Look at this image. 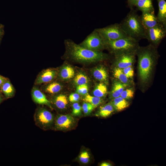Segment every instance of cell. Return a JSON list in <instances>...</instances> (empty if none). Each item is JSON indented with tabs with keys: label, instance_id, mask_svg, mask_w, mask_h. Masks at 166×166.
I'll return each instance as SVG.
<instances>
[{
	"label": "cell",
	"instance_id": "6da1fadb",
	"mask_svg": "<svg viewBox=\"0 0 166 166\" xmlns=\"http://www.w3.org/2000/svg\"><path fill=\"white\" fill-rule=\"evenodd\" d=\"M156 47L151 44L144 47L139 46L136 52L138 58V74L142 86L148 85L152 78L159 55Z\"/></svg>",
	"mask_w": 166,
	"mask_h": 166
},
{
	"label": "cell",
	"instance_id": "7a4b0ae2",
	"mask_svg": "<svg viewBox=\"0 0 166 166\" xmlns=\"http://www.w3.org/2000/svg\"><path fill=\"white\" fill-rule=\"evenodd\" d=\"M66 57L79 62L91 63L108 59V54L101 51H95L84 48L70 39L64 41Z\"/></svg>",
	"mask_w": 166,
	"mask_h": 166
},
{
	"label": "cell",
	"instance_id": "3957f363",
	"mask_svg": "<svg viewBox=\"0 0 166 166\" xmlns=\"http://www.w3.org/2000/svg\"><path fill=\"white\" fill-rule=\"evenodd\" d=\"M127 36L137 41L145 38V30L136 11L133 9L120 23Z\"/></svg>",
	"mask_w": 166,
	"mask_h": 166
},
{
	"label": "cell",
	"instance_id": "277c9868",
	"mask_svg": "<svg viewBox=\"0 0 166 166\" xmlns=\"http://www.w3.org/2000/svg\"><path fill=\"white\" fill-rule=\"evenodd\" d=\"M139 46L138 41L129 37L113 41H105V49L114 56L136 53Z\"/></svg>",
	"mask_w": 166,
	"mask_h": 166
},
{
	"label": "cell",
	"instance_id": "5b68a950",
	"mask_svg": "<svg viewBox=\"0 0 166 166\" xmlns=\"http://www.w3.org/2000/svg\"><path fill=\"white\" fill-rule=\"evenodd\" d=\"M95 29L106 41H113L128 37L120 24L117 23Z\"/></svg>",
	"mask_w": 166,
	"mask_h": 166
},
{
	"label": "cell",
	"instance_id": "8992f818",
	"mask_svg": "<svg viewBox=\"0 0 166 166\" xmlns=\"http://www.w3.org/2000/svg\"><path fill=\"white\" fill-rule=\"evenodd\" d=\"M79 45L87 49L101 51L105 49V41L95 29Z\"/></svg>",
	"mask_w": 166,
	"mask_h": 166
},
{
	"label": "cell",
	"instance_id": "52a82bcc",
	"mask_svg": "<svg viewBox=\"0 0 166 166\" xmlns=\"http://www.w3.org/2000/svg\"><path fill=\"white\" fill-rule=\"evenodd\" d=\"M166 28L159 23L155 26L145 30V38L150 44L157 47L165 37Z\"/></svg>",
	"mask_w": 166,
	"mask_h": 166
},
{
	"label": "cell",
	"instance_id": "ba28073f",
	"mask_svg": "<svg viewBox=\"0 0 166 166\" xmlns=\"http://www.w3.org/2000/svg\"><path fill=\"white\" fill-rule=\"evenodd\" d=\"M136 55V53H130L114 56L115 67L123 69L132 66L135 61Z\"/></svg>",
	"mask_w": 166,
	"mask_h": 166
},
{
	"label": "cell",
	"instance_id": "9c48e42d",
	"mask_svg": "<svg viewBox=\"0 0 166 166\" xmlns=\"http://www.w3.org/2000/svg\"><path fill=\"white\" fill-rule=\"evenodd\" d=\"M75 123V120L73 116L69 114L60 115L56 119L55 127L58 130H66L73 127Z\"/></svg>",
	"mask_w": 166,
	"mask_h": 166
},
{
	"label": "cell",
	"instance_id": "30bf717a",
	"mask_svg": "<svg viewBox=\"0 0 166 166\" xmlns=\"http://www.w3.org/2000/svg\"><path fill=\"white\" fill-rule=\"evenodd\" d=\"M142 13L140 18L145 30L152 28L159 23L155 15V11Z\"/></svg>",
	"mask_w": 166,
	"mask_h": 166
},
{
	"label": "cell",
	"instance_id": "8fae6325",
	"mask_svg": "<svg viewBox=\"0 0 166 166\" xmlns=\"http://www.w3.org/2000/svg\"><path fill=\"white\" fill-rule=\"evenodd\" d=\"M36 118L38 122L45 127H48L52 124L54 117L53 114L47 110L41 108L38 111Z\"/></svg>",
	"mask_w": 166,
	"mask_h": 166
},
{
	"label": "cell",
	"instance_id": "7c38bea8",
	"mask_svg": "<svg viewBox=\"0 0 166 166\" xmlns=\"http://www.w3.org/2000/svg\"><path fill=\"white\" fill-rule=\"evenodd\" d=\"M94 77L97 80L105 84H108V75L106 69L102 65L96 67L93 70Z\"/></svg>",
	"mask_w": 166,
	"mask_h": 166
},
{
	"label": "cell",
	"instance_id": "4fadbf2b",
	"mask_svg": "<svg viewBox=\"0 0 166 166\" xmlns=\"http://www.w3.org/2000/svg\"><path fill=\"white\" fill-rule=\"evenodd\" d=\"M32 95L33 99L36 103L47 105L52 108L50 101L47 99L45 95L39 89L34 88L32 90Z\"/></svg>",
	"mask_w": 166,
	"mask_h": 166
},
{
	"label": "cell",
	"instance_id": "5bb4252c",
	"mask_svg": "<svg viewBox=\"0 0 166 166\" xmlns=\"http://www.w3.org/2000/svg\"><path fill=\"white\" fill-rule=\"evenodd\" d=\"M130 86H131L123 84L116 80L113 83L112 89L109 93V98L111 100L120 96L123 90Z\"/></svg>",
	"mask_w": 166,
	"mask_h": 166
},
{
	"label": "cell",
	"instance_id": "9a60e30c",
	"mask_svg": "<svg viewBox=\"0 0 166 166\" xmlns=\"http://www.w3.org/2000/svg\"><path fill=\"white\" fill-rule=\"evenodd\" d=\"M158 12L156 16L158 22L166 28V2L164 0L157 1Z\"/></svg>",
	"mask_w": 166,
	"mask_h": 166
},
{
	"label": "cell",
	"instance_id": "2e32d148",
	"mask_svg": "<svg viewBox=\"0 0 166 166\" xmlns=\"http://www.w3.org/2000/svg\"><path fill=\"white\" fill-rule=\"evenodd\" d=\"M56 71L53 69H48L43 71L38 77L36 83L37 84L49 82L55 77Z\"/></svg>",
	"mask_w": 166,
	"mask_h": 166
},
{
	"label": "cell",
	"instance_id": "e0dca14e",
	"mask_svg": "<svg viewBox=\"0 0 166 166\" xmlns=\"http://www.w3.org/2000/svg\"><path fill=\"white\" fill-rule=\"evenodd\" d=\"M110 102L113 106L115 111L117 112L123 110L129 105V102L121 96L111 99Z\"/></svg>",
	"mask_w": 166,
	"mask_h": 166
},
{
	"label": "cell",
	"instance_id": "ac0fdd59",
	"mask_svg": "<svg viewBox=\"0 0 166 166\" xmlns=\"http://www.w3.org/2000/svg\"><path fill=\"white\" fill-rule=\"evenodd\" d=\"M113 73V76L116 80L123 84H127L130 86L133 85L132 80L128 78L126 76L121 69L114 67Z\"/></svg>",
	"mask_w": 166,
	"mask_h": 166
},
{
	"label": "cell",
	"instance_id": "d6986e66",
	"mask_svg": "<svg viewBox=\"0 0 166 166\" xmlns=\"http://www.w3.org/2000/svg\"><path fill=\"white\" fill-rule=\"evenodd\" d=\"M115 111L111 103L110 102L100 107L96 116L102 117H107Z\"/></svg>",
	"mask_w": 166,
	"mask_h": 166
},
{
	"label": "cell",
	"instance_id": "ffe728a7",
	"mask_svg": "<svg viewBox=\"0 0 166 166\" xmlns=\"http://www.w3.org/2000/svg\"><path fill=\"white\" fill-rule=\"evenodd\" d=\"M135 6L142 12L155 11L152 0H139Z\"/></svg>",
	"mask_w": 166,
	"mask_h": 166
},
{
	"label": "cell",
	"instance_id": "44dd1931",
	"mask_svg": "<svg viewBox=\"0 0 166 166\" xmlns=\"http://www.w3.org/2000/svg\"><path fill=\"white\" fill-rule=\"evenodd\" d=\"M107 92L106 84L101 82L95 86L93 93L94 96L102 98L106 96Z\"/></svg>",
	"mask_w": 166,
	"mask_h": 166
},
{
	"label": "cell",
	"instance_id": "7402d4cb",
	"mask_svg": "<svg viewBox=\"0 0 166 166\" xmlns=\"http://www.w3.org/2000/svg\"><path fill=\"white\" fill-rule=\"evenodd\" d=\"M74 70L71 66L66 65L63 66L61 69L59 76L63 80H68L73 78L74 76Z\"/></svg>",
	"mask_w": 166,
	"mask_h": 166
},
{
	"label": "cell",
	"instance_id": "603a6c76",
	"mask_svg": "<svg viewBox=\"0 0 166 166\" xmlns=\"http://www.w3.org/2000/svg\"><path fill=\"white\" fill-rule=\"evenodd\" d=\"M83 100L92 105L95 109L101 104L103 101L102 98L92 96L88 93L85 95Z\"/></svg>",
	"mask_w": 166,
	"mask_h": 166
},
{
	"label": "cell",
	"instance_id": "cb8c5ba5",
	"mask_svg": "<svg viewBox=\"0 0 166 166\" xmlns=\"http://www.w3.org/2000/svg\"><path fill=\"white\" fill-rule=\"evenodd\" d=\"M54 103L56 106L59 109H65L68 104L67 98L64 95L60 94L55 97Z\"/></svg>",
	"mask_w": 166,
	"mask_h": 166
},
{
	"label": "cell",
	"instance_id": "d4e9b609",
	"mask_svg": "<svg viewBox=\"0 0 166 166\" xmlns=\"http://www.w3.org/2000/svg\"><path fill=\"white\" fill-rule=\"evenodd\" d=\"M2 89L3 93L7 97H12L14 93V88L9 81L5 82L2 85Z\"/></svg>",
	"mask_w": 166,
	"mask_h": 166
},
{
	"label": "cell",
	"instance_id": "484cf974",
	"mask_svg": "<svg viewBox=\"0 0 166 166\" xmlns=\"http://www.w3.org/2000/svg\"><path fill=\"white\" fill-rule=\"evenodd\" d=\"M134 93V89L132 86L124 89L121 93L120 96L128 101L133 97Z\"/></svg>",
	"mask_w": 166,
	"mask_h": 166
},
{
	"label": "cell",
	"instance_id": "4316f807",
	"mask_svg": "<svg viewBox=\"0 0 166 166\" xmlns=\"http://www.w3.org/2000/svg\"><path fill=\"white\" fill-rule=\"evenodd\" d=\"M61 88V86L59 83L54 82L48 85L46 87L45 90L48 93L54 94L59 92Z\"/></svg>",
	"mask_w": 166,
	"mask_h": 166
},
{
	"label": "cell",
	"instance_id": "83f0119b",
	"mask_svg": "<svg viewBox=\"0 0 166 166\" xmlns=\"http://www.w3.org/2000/svg\"><path fill=\"white\" fill-rule=\"evenodd\" d=\"M88 82L87 76L82 73L77 74L74 79V83L77 86L87 84Z\"/></svg>",
	"mask_w": 166,
	"mask_h": 166
},
{
	"label": "cell",
	"instance_id": "f1b7e54d",
	"mask_svg": "<svg viewBox=\"0 0 166 166\" xmlns=\"http://www.w3.org/2000/svg\"><path fill=\"white\" fill-rule=\"evenodd\" d=\"M79 160L84 164H88L90 160V156L89 152L86 150L81 152L79 156Z\"/></svg>",
	"mask_w": 166,
	"mask_h": 166
},
{
	"label": "cell",
	"instance_id": "f546056e",
	"mask_svg": "<svg viewBox=\"0 0 166 166\" xmlns=\"http://www.w3.org/2000/svg\"><path fill=\"white\" fill-rule=\"evenodd\" d=\"M82 110L85 115H87L92 112L95 109L94 107L89 103L85 102L83 103L81 107Z\"/></svg>",
	"mask_w": 166,
	"mask_h": 166
},
{
	"label": "cell",
	"instance_id": "4dcf8cb0",
	"mask_svg": "<svg viewBox=\"0 0 166 166\" xmlns=\"http://www.w3.org/2000/svg\"><path fill=\"white\" fill-rule=\"evenodd\" d=\"M81 107L77 102H74L72 105V115L78 116L81 114Z\"/></svg>",
	"mask_w": 166,
	"mask_h": 166
},
{
	"label": "cell",
	"instance_id": "1f68e13d",
	"mask_svg": "<svg viewBox=\"0 0 166 166\" xmlns=\"http://www.w3.org/2000/svg\"><path fill=\"white\" fill-rule=\"evenodd\" d=\"M121 69L126 76L128 78L132 80L134 74L132 66H129Z\"/></svg>",
	"mask_w": 166,
	"mask_h": 166
},
{
	"label": "cell",
	"instance_id": "d6a6232c",
	"mask_svg": "<svg viewBox=\"0 0 166 166\" xmlns=\"http://www.w3.org/2000/svg\"><path fill=\"white\" fill-rule=\"evenodd\" d=\"M88 88L87 84L78 85L77 87L76 92L79 94L85 95L88 93Z\"/></svg>",
	"mask_w": 166,
	"mask_h": 166
},
{
	"label": "cell",
	"instance_id": "836d02e7",
	"mask_svg": "<svg viewBox=\"0 0 166 166\" xmlns=\"http://www.w3.org/2000/svg\"><path fill=\"white\" fill-rule=\"evenodd\" d=\"M69 99L70 102H76L79 100V94L77 93H72L70 95Z\"/></svg>",
	"mask_w": 166,
	"mask_h": 166
},
{
	"label": "cell",
	"instance_id": "e575fe53",
	"mask_svg": "<svg viewBox=\"0 0 166 166\" xmlns=\"http://www.w3.org/2000/svg\"><path fill=\"white\" fill-rule=\"evenodd\" d=\"M139 0H128L127 3L128 6L130 9H133L137 2Z\"/></svg>",
	"mask_w": 166,
	"mask_h": 166
},
{
	"label": "cell",
	"instance_id": "d590c367",
	"mask_svg": "<svg viewBox=\"0 0 166 166\" xmlns=\"http://www.w3.org/2000/svg\"><path fill=\"white\" fill-rule=\"evenodd\" d=\"M5 34L4 26L0 23V43Z\"/></svg>",
	"mask_w": 166,
	"mask_h": 166
},
{
	"label": "cell",
	"instance_id": "8d00e7d4",
	"mask_svg": "<svg viewBox=\"0 0 166 166\" xmlns=\"http://www.w3.org/2000/svg\"><path fill=\"white\" fill-rule=\"evenodd\" d=\"M112 165L111 164L107 162H103L100 165L101 166H111Z\"/></svg>",
	"mask_w": 166,
	"mask_h": 166
},
{
	"label": "cell",
	"instance_id": "74e56055",
	"mask_svg": "<svg viewBox=\"0 0 166 166\" xmlns=\"http://www.w3.org/2000/svg\"><path fill=\"white\" fill-rule=\"evenodd\" d=\"M5 82V80L2 77L0 76V86L2 85Z\"/></svg>",
	"mask_w": 166,
	"mask_h": 166
},
{
	"label": "cell",
	"instance_id": "f35d334b",
	"mask_svg": "<svg viewBox=\"0 0 166 166\" xmlns=\"http://www.w3.org/2000/svg\"><path fill=\"white\" fill-rule=\"evenodd\" d=\"M1 101V97H0V102Z\"/></svg>",
	"mask_w": 166,
	"mask_h": 166
},
{
	"label": "cell",
	"instance_id": "ab89813d",
	"mask_svg": "<svg viewBox=\"0 0 166 166\" xmlns=\"http://www.w3.org/2000/svg\"><path fill=\"white\" fill-rule=\"evenodd\" d=\"M159 0H157V1H158Z\"/></svg>",
	"mask_w": 166,
	"mask_h": 166
}]
</instances>
